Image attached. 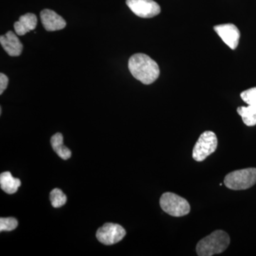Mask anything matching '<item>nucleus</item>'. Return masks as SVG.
<instances>
[{"label":"nucleus","mask_w":256,"mask_h":256,"mask_svg":"<svg viewBox=\"0 0 256 256\" xmlns=\"http://www.w3.org/2000/svg\"><path fill=\"white\" fill-rule=\"evenodd\" d=\"M215 32L222 38L224 43L232 50L238 46L240 34L238 28L233 24H224L214 26Z\"/></svg>","instance_id":"6e6552de"},{"label":"nucleus","mask_w":256,"mask_h":256,"mask_svg":"<svg viewBox=\"0 0 256 256\" xmlns=\"http://www.w3.org/2000/svg\"><path fill=\"white\" fill-rule=\"evenodd\" d=\"M126 232L119 224L108 223L100 227L96 233V237L101 244L110 246L117 244L126 236Z\"/></svg>","instance_id":"423d86ee"},{"label":"nucleus","mask_w":256,"mask_h":256,"mask_svg":"<svg viewBox=\"0 0 256 256\" xmlns=\"http://www.w3.org/2000/svg\"><path fill=\"white\" fill-rule=\"evenodd\" d=\"M160 204L162 210L174 217L188 215L191 210L190 204L185 198L172 192L163 194L160 198Z\"/></svg>","instance_id":"20e7f679"},{"label":"nucleus","mask_w":256,"mask_h":256,"mask_svg":"<svg viewBox=\"0 0 256 256\" xmlns=\"http://www.w3.org/2000/svg\"><path fill=\"white\" fill-rule=\"evenodd\" d=\"M44 28L48 32L58 31L66 26L64 18L50 10H44L40 14Z\"/></svg>","instance_id":"1a4fd4ad"},{"label":"nucleus","mask_w":256,"mask_h":256,"mask_svg":"<svg viewBox=\"0 0 256 256\" xmlns=\"http://www.w3.org/2000/svg\"><path fill=\"white\" fill-rule=\"evenodd\" d=\"M237 112L240 116L244 124L249 127L256 124V106H240L237 108Z\"/></svg>","instance_id":"4468645a"},{"label":"nucleus","mask_w":256,"mask_h":256,"mask_svg":"<svg viewBox=\"0 0 256 256\" xmlns=\"http://www.w3.org/2000/svg\"><path fill=\"white\" fill-rule=\"evenodd\" d=\"M230 242V236L226 232L222 230H215L197 244V255L212 256L222 254L226 250Z\"/></svg>","instance_id":"f03ea898"},{"label":"nucleus","mask_w":256,"mask_h":256,"mask_svg":"<svg viewBox=\"0 0 256 256\" xmlns=\"http://www.w3.org/2000/svg\"><path fill=\"white\" fill-rule=\"evenodd\" d=\"M50 144L54 150L62 159L66 160L72 156V151L64 144V137L62 133H56L52 136Z\"/></svg>","instance_id":"ddd939ff"},{"label":"nucleus","mask_w":256,"mask_h":256,"mask_svg":"<svg viewBox=\"0 0 256 256\" xmlns=\"http://www.w3.org/2000/svg\"><path fill=\"white\" fill-rule=\"evenodd\" d=\"M36 25V15L32 13H28L20 16L18 21L14 24V28L16 34L18 36H23L28 32L34 30Z\"/></svg>","instance_id":"9b49d317"},{"label":"nucleus","mask_w":256,"mask_h":256,"mask_svg":"<svg viewBox=\"0 0 256 256\" xmlns=\"http://www.w3.org/2000/svg\"><path fill=\"white\" fill-rule=\"evenodd\" d=\"M0 186L3 191L12 194L16 193L21 186V181L18 178H13L10 172H5L0 175Z\"/></svg>","instance_id":"f8f14e48"},{"label":"nucleus","mask_w":256,"mask_h":256,"mask_svg":"<svg viewBox=\"0 0 256 256\" xmlns=\"http://www.w3.org/2000/svg\"><path fill=\"white\" fill-rule=\"evenodd\" d=\"M256 184V168L236 170L224 178V184L232 190H246Z\"/></svg>","instance_id":"7ed1b4c3"},{"label":"nucleus","mask_w":256,"mask_h":256,"mask_svg":"<svg viewBox=\"0 0 256 256\" xmlns=\"http://www.w3.org/2000/svg\"><path fill=\"white\" fill-rule=\"evenodd\" d=\"M128 68L134 78L146 85L156 82L160 76L158 64L144 54H136L130 57Z\"/></svg>","instance_id":"f257e3e1"},{"label":"nucleus","mask_w":256,"mask_h":256,"mask_svg":"<svg viewBox=\"0 0 256 256\" xmlns=\"http://www.w3.org/2000/svg\"><path fill=\"white\" fill-rule=\"evenodd\" d=\"M18 222L16 218H0V232H11L18 227Z\"/></svg>","instance_id":"dca6fc26"},{"label":"nucleus","mask_w":256,"mask_h":256,"mask_svg":"<svg viewBox=\"0 0 256 256\" xmlns=\"http://www.w3.org/2000/svg\"><path fill=\"white\" fill-rule=\"evenodd\" d=\"M8 84H9V78L8 76L4 74H0V95L4 92L5 89L8 87Z\"/></svg>","instance_id":"a211bd4d"},{"label":"nucleus","mask_w":256,"mask_h":256,"mask_svg":"<svg viewBox=\"0 0 256 256\" xmlns=\"http://www.w3.org/2000/svg\"><path fill=\"white\" fill-rule=\"evenodd\" d=\"M128 8L141 18H152L160 14L161 8L153 0H127Z\"/></svg>","instance_id":"0eeeda50"},{"label":"nucleus","mask_w":256,"mask_h":256,"mask_svg":"<svg viewBox=\"0 0 256 256\" xmlns=\"http://www.w3.org/2000/svg\"><path fill=\"white\" fill-rule=\"evenodd\" d=\"M240 97L248 105L256 106V87L244 90L240 94Z\"/></svg>","instance_id":"f3484780"},{"label":"nucleus","mask_w":256,"mask_h":256,"mask_svg":"<svg viewBox=\"0 0 256 256\" xmlns=\"http://www.w3.org/2000/svg\"><path fill=\"white\" fill-rule=\"evenodd\" d=\"M50 200L54 208H60L66 203L67 198L65 194L60 188H54L50 193Z\"/></svg>","instance_id":"2eb2a0df"},{"label":"nucleus","mask_w":256,"mask_h":256,"mask_svg":"<svg viewBox=\"0 0 256 256\" xmlns=\"http://www.w3.org/2000/svg\"><path fill=\"white\" fill-rule=\"evenodd\" d=\"M218 146L216 136L212 131L202 133L195 144L192 152V156L196 162H202L213 154Z\"/></svg>","instance_id":"39448f33"},{"label":"nucleus","mask_w":256,"mask_h":256,"mask_svg":"<svg viewBox=\"0 0 256 256\" xmlns=\"http://www.w3.org/2000/svg\"><path fill=\"white\" fill-rule=\"evenodd\" d=\"M0 43L5 52L11 56H18L22 52V44L13 32H8L6 34L0 36Z\"/></svg>","instance_id":"9d476101"}]
</instances>
